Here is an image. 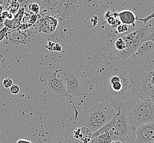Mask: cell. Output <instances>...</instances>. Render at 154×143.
Masks as SVG:
<instances>
[{"label": "cell", "instance_id": "28", "mask_svg": "<svg viewBox=\"0 0 154 143\" xmlns=\"http://www.w3.org/2000/svg\"><path fill=\"white\" fill-rule=\"evenodd\" d=\"M110 143H122L120 141H112Z\"/></svg>", "mask_w": 154, "mask_h": 143}, {"label": "cell", "instance_id": "8", "mask_svg": "<svg viewBox=\"0 0 154 143\" xmlns=\"http://www.w3.org/2000/svg\"><path fill=\"white\" fill-rule=\"evenodd\" d=\"M116 117V124L109 133L112 140L120 141L122 143H135L137 128L128 124L123 109L118 113Z\"/></svg>", "mask_w": 154, "mask_h": 143}, {"label": "cell", "instance_id": "2", "mask_svg": "<svg viewBox=\"0 0 154 143\" xmlns=\"http://www.w3.org/2000/svg\"><path fill=\"white\" fill-rule=\"evenodd\" d=\"M43 35L34 27L25 30L15 29L8 32L1 47L13 55L37 56L42 52Z\"/></svg>", "mask_w": 154, "mask_h": 143}, {"label": "cell", "instance_id": "5", "mask_svg": "<svg viewBox=\"0 0 154 143\" xmlns=\"http://www.w3.org/2000/svg\"><path fill=\"white\" fill-rule=\"evenodd\" d=\"M122 109L128 124L139 127L154 122V100L147 97H139L128 103H123Z\"/></svg>", "mask_w": 154, "mask_h": 143}, {"label": "cell", "instance_id": "29", "mask_svg": "<svg viewBox=\"0 0 154 143\" xmlns=\"http://www.w3.org/2000/svg\"><path fill=\"white\" fill-rule=\"evenodd\" d=\"M2 10H3V8H2V7L1 6V5H0V13L2 12Z\"/></svg>", "mask_w": 154, "mask_h": 143}, {"label": "cell", "instance_id": "16", "mask_svg": "<svg viewBox=\"0 0 154 143\" xmlns=\"http://www.w3.org/2000/svg\"><path fill=\"white\" fill-rule=\"evenodd\" d=\"M116 116H117V115L116 116L111 120V121L109 122L106 125H105L104 126H103L100 129H99L98 131H97L95 133H93L92 139L93 138H95L96 137L109 133L114 128V127L115 126V125L116 124V122H117V117Z\"/></svg>", "mask_w": 154, "mask_h": 143}, {"label": "cell", "instance_id": "7", "mask_svg": "<svg viewBox=\"0 0 154 143\" xmlns=\"http://www.w3.org/2000/svg\"><path fill=\"white\" fill-rule=\"evenodd\" d=\"M149 29L148 25L134 28L127 34L122 35L126 45V49L116 53L121 59H126L132 56L140 45L147 41Z\"/></svg>", "mask_w": 154, "mask_h": 143}, {"label": "cell", "instance_id": "25", "mask_svg": "<svg viewBox=\"0 0 154 143\" xmlns=\"http://www.w3.org/2000/svg\"><path fill=\"white\" fill-rule=\"evenodd\" d=\"M5 27L6 28H9V29H13V27H14V23L13 22L12 20L11 19H7L5 21Z\"/></svg>", "mask_w": 154, "mask_h": 143}, {"label": "cell", "instance_id": "18", "mask_svg": "<svg viewBox=\"0 0 154 143\" xmlns=\"http://www.w3.org/2000/svg\"><path fill=\"white\" fill-rule=\"evenodd\" d=\"M115 48L116 49V53L123 51L126 48V45L123 37L121 35L117 38L115 42Z\"/></svg>", "mask_w": 154, "mask_h": 143}, {"label": "cell", "instance_id": "3", "mask_svg": "<svg viewBox=\"0 0 154 143\" xmlns=\"http://www.w3.org/2000/svg\"><path fill=\"white\" fill-rule=\"evenodd\" d=\"M123 107V103L99 101L98 105L84 111L81 118V127L88 128L93 133L111 121Z\"/></svg>", "mask_w": 154, "mask_h": 143}, {"label": "cell", "instance_id": "20", "mask_svg": "<svg viewBox=\"0 0 154 143\" xmlns=\"http://www.w3.org/2000/svg\"><path fill=\"white\" fill-rule=\"evenodd\" d=\"M28 8L31 12L34 13L35 14H38L40 13V5L37 3H31L29 4Z\"/></svg>", "mask_w": 154, "mask_h": 143}, {"label": "cell", "instance_id": "21", "mask_svg": "<svg viewBox=\"0 0 154 143\" xmlns=\"http://www.w3.org/2000/svg\"><path fill=\"white\" fill-rule=\"evenodd\" d=\"M130 26L128 25H125V24H120L119 26H118L117 27V30L119 33H120V34H124V33L125 32H127V31H130Z\"/></svg>", "mask_w": 154, "mask_h": 143}, {"label": "cell", "instance_id": "26", "mask_svg": "<svg viewBox=\"0 0 154 143\" xmlns=\"http://www.w3.org/2000/svg\"><path fill=\"white\" fill-rule=\"evenodd\" d=\"M154 12L150 15V16H148L147 18H146L144 19H138V20H139V21H143V22H144L145 23H146V22H148V21H149L150 19L152 18H154Z\"/></svg>", "mask_w": 154, "mask_h": 143}, {"label": "cell", "instance_id": "15", "mask_svg": "<svg viewBox=\"0 0 154 143\" xmlns=\"http://www.w3.org/2000/svg\"><path fill=\"white\" fill-rule=\"evenodd\" d=\"M119 18L122 24L130 27H134L136 21L138 20L134 14L129 10H125L119 13Z\"/></svg>", "mask_w": 154, "mask_h": 143}, {"label": "cell", "instance_id": "4", "mask_svg": "<svg viewBox=\"0 0 154 143\" xmlns=\"http://www.w3.org/2000/svg\"><path fill=\"white\" fill-rule=\"evenodd\" d=\"M56 69L58 71L59 77L65 81L67 93L71 98L82 96L93 87L92 81L87 78L86 75L74 63H64Z\"/></svg>", "mask_w": 154, "mask_h": 143}, {"label": "cell", "instance_id": "24", "mask_svg": "<svg viewBox=\"0 0 154 143\" xmlns=\"http://www.w3.org/2000/svg\"><path fill=\"white\" fill-rule=\"evenodd\" d=\"M9 90H10L11 93L12 94L17 95L19 93V92H20V87L17 85L13 84L12 86L9 88Z\"/></svg>", "mask_w": 154, "mask_h": 143}, {"label": "cell", "instance_id": "27", "mask_svg": "<svg viewBox=\"0 0 154 143\" xmlns=\"http://www.w3.org/2000/svg\"><path fill=\"white\" fill-rule=\"evenodd\" d=\"M17 143H32L30 140L28 139H19L17 141Z\"/></svg>", "mask_w": 154, "mask_h": 143}, {"label": "cell", "instance_id": "6", "mask_svg": "<svg viewBox=\"0 0 154 143\" xmlns=\"http://www.w3.org/2000/svg\"><path fill=\"white\" fill-rule=\"evenodd\" d=\"M39 79L43 83V85L46 88L43 95L48 99H60L63 97L68 98L72 105L75 112L76 118H77L79 112L74 105L72 98L68 95L66 85L64 80L59 77L58 71L56 69L53 72H42Z\"/></svg>", "mask_w": 154, "mask_h": 143}, {"label": "cell", "instance_id": "19", "mask_svg": "<svg viewBox=\"0 0 154 143\" xmlns=\"http://www.w3.org/2000/svg\"><path fill=\"white\" fill-rule=\"evenodd\" d=\"M149 29L147 41H151L154 43V19L147 24Z\"/></svg>", "mask_w": 154, "mask_h": 143}, {"label": "cell", "instance_id": "1", "mask_svg": "<svg viewBox=\"0 0 154 143\" xmlns=\"http://www.w3.org/2000/svg\"><path fill=\"white\" fill-rule=\"evenodd\" d=\"M136 67L117 66L105 69L92 80L94 99L99 102L125 103L141 96L138 93Z\"/></svg>", "mask_w": 154, "mask_h": 143}, {"label": "cell", "instance_id": "13", "mask_svg": "<svg viewBox=\"0 0 154 143\" xmlns=\"http://www.w3.org/2000/svg\"><path fill=\"white\" fill-rule=\"evenodd\" d=\"M60 1L59 0H45L40 4V13L43 16L58 17V8Z\"/></svg>", "mask_w": 154, "mask_h": 143}, {"label": "cell", "instance_id": "9", "mask_svg": "<svg viewBox=\"0 0 154 143\" xmlns=\"http://www.w3.org/2000/svg\"><path fill=\"white\" fill-rule=\"evenodd\" d=\"M131 58L134 63L138 67L154 68V42L146 41L142 43Z\"/></svg>", "mask_w": 154, "mask_h": 143}, {"label": "cell", "instance_id": "14", "mask_svg": "<svg viewBox=\"0 0 154 143\" xmlns=\"http://www.w3.org/2000/svg\"><path fill=\"white\" fill-rule=\"evenodd\" d=\"M93 133L88 128L82 127L78 128L73 132V137L76 139L82 141L83 143H89L92 139Z\"/></svg>", "mask_w": 154, "mask_h": 143}, {"label": "cell", "instance_id": "10", "mask_svg": "<svg viewBox=\"0 0 154 143\" xmlns=\"http://www.w3.org/2000/svg\"><path fill=\"white\" fill-rule=\"evenodd\" d=\"M135 143H154V122L142 125L137 128Z\"/></svg>", "mask_w": 154, "mask_h": 143}, {"label": "cell", "instance_id": "22", "mask_svg": "<svg viewBox=\"0 0 154 143\" xmlns=\"http://www.w3.org/2000/svg\"><path fill=\"white\" fill-rule=\"evenodd\" d=\"M8 32V29L5 27L0 30V43H1L6 37Z\"/></svg>", "mask_w": 154, "mask_h": 143}, {"label": "cell", "instance_id": "17", "mask_svg": "<svg viewBox=\"0 0 154 143\" xmlns=\"http://www.w3.org/2000/svg\"><path fill=\"white\" fill-rule=\"evenodd\" d=\"M112 141L109 133L104 134L100 136L93 138L89 143H110Z\"/></svg>", "mask_w": 154, "mask_h": 143}, {"label": "cell", "instance_id": "12", "mask_svg": "<svg viewBox=\"0 0 154 143\" xmlns=\"http://www.w3.org/2000/svg\"><path fill=\"white\" fill-rule=\"evenodd\" d=\"M58 24V22L56 17L46 16L37 21L35 28L40 33L45 35L50 34L56 30Z\"/></svg>", "mask_w": 154, "mask_h": 143}, {"label": "cell", "instance_id": "11", "mask_svg": "<svg viewBox=\"0 0 154 143\" xmlns=\"http://www.w3.org/2000/svg\"><path fill=\"white\" fill-rule=\"evenodd\" d=\"M81 1L75 0L60 1L58 8V17L63 20L69 18L77 8L80 6Z\"/></svg>", "mask_w": 154, "mask_h": 143}, {"label": "cell", "instance_id": "23", "mask_svg": "<svg viewBox=\"0 0 154 143\" xmlns=\"http://www.w3.org/2000/svg\"><path fill=\"white\" fill-rule=\"evenodd\" d=\"M2 84L5 88H10L13 85V82L11 79L7 78L3 80Z\"/></svg>", "mask_w": 154, "mask_h": 143}]
</instances>
